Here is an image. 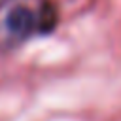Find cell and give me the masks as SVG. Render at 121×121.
<instances>
[{"label":"cell","mask_w":121,"mask_h":121,"mask_svg":"<svg viewBox=\"0 0 121 121\" xmlns=\"http://www.w3.org/2000/svg\"><path fill=\"white\" fill-rule=\"evenodd\" d=\"M6 26L13 36L26 38L32 32V28L38 26V15H34L25 6H15L13 9H9V13L6 17Z\"/></svg>","instance_id":"6da1fadb"},{"label":"cell","mask_w":121,"mask_h":121,"mask_svg":"<svg viewBox=\"0 0 121 121\" xmlns=\"http://www.w3.org/2000/svg\"><path fill=\"white\" fill-rule=\"evenodd\" d=\"M59 17H57V9L53 4L45 2L40 9V15H38V30L40 32H51L57 25Z\"/></svg>","instance_id":"7a4b0ae2"},{"label":"cell","mask_w":121,"mask_h":121,"mask_svg":"<svg viewBox=\"0 0 121 121\" xmlns=\"http://www.w3.org/2000/svg\"><path fill=\"white\" fill-rule=\"evenodd\" d=\"M6 2H8V0H0V6H2V4H6Z\"/></svg>","instance_id":"3957f363"}]
</instances>
